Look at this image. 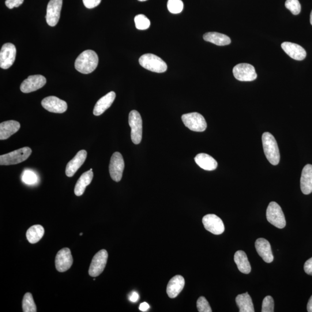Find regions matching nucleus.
Here are the masks:
<instances>
[{
    "label": "nucleus",
    "instance_id": "f257e3e1",
    "mask_svg": "<svg viewBox=\"0 0 312 312\" xmlns=\"http://www.w3.org/2000/svg\"><path fill=\"white\" fill-rule=\"evenodd\" d=\"M99 64V57L95 51L86 50L83 52L75 60V67L79 72L88 74L96 69Z\"/></svg>",
    "mask_w": 312,
    "mask_h": 312
},
{
    "label": "nucleus",
    "instance_id": "f03ea898",
    "mask_svg": "<svg viewBox=\"0 0 312 312\" xmlns=\"http://www.w3.org/2000/svg\"><path fill=\"white\" fill-rule=\"evenodd\" d=\"M262 142L265 155L269 162L273 165L279 164L280 156L275 138L271 134L265 132L262 134Z\"/></svg>",
    "mask_w": 312,
    "mask_h": 312
},
{
    "label": "nucleus",
    "instance_id": "7ed1b4c3",
    "mask_svg": "<svg viewBox=\"0 0 312 312\" xmlns=\"http://www.w3.org/2000/svg\"><path fill=\"white\" fill-rule=\"evenodd\" d=\"M139 63L144 69L152 72L163 73L167 70V65L163 59L152 54L142 55Z\"/></svg>",
    "mask_w": 312,
    "mask_h": 312
},
{
    "label": "nucleus",
    "instance_id": "20e7f679",
    "mask_svg": "<svg viewBox=\"0 0 312 312\" xmlns=\"http://www.w3.org/2000/svg\"><path fill=\"white\" fill-rule=\"evenodd\" d=\"M32 150L24 147L0 156V165H10L24 162L31 155Z\"/></svg>",
    "mask_w": 312,
    "mask_h": 312
},
{
    "label": "nucleus",
    "instance_id": "39448f33",
    "mask_svg": "<svg viewBox=\"0 0 312 312\" xmlns=\"http://www.w3.org/2000/svg\"><path fill=\"white\" fill-rule=\"evenodd\" d=\"M266 215L269 222L278 228H283L286 225L283 210L275 202L269 203Z\"/></svg>",
    "mask_w": 312,
    "mask_h": 312
},
{
    "label": "nucleus",
    "instance_id": "423d86ee",
    "mask_svg": "<svg viewBox=\"0 0 312 312\" xmlns=\"http://www.w3.org/2000/svg\"><path fill=\"white\" fill-rule=\"evenodd\" d=\"M182 120L188 129L195 132H203L207 127L204 116L197 112L184 114L182 116Z\"/></svg>",
    "mask_w": 312,
    "mask_h": 312
},
{
    "label": "nucleus",
    "instance_id": "0eeeda50",
    "mask_svg": "<svg viewBox=\"0 0 312 312\" xmlns=\"http://www.w3.org/2000/svg\"><path fill=\"white\" fill-rule=\"evenodd\" d=\"M129 123L131 130V140L135 145L140 144L142 138V120L140 113L135 110L131 111Z\"/></svg>",
    "mask_w": 312,
    "mask_h": 312
},
{
    "label": "nucleus",
    "instance_id": "6e6552de",
    "mask_svg": "<svg viewBox=\"0 0 312 312\" xmlns=\"http://www.w3.org/2000/svg\"><path fill=\"white\" fill-rule=\"evenodd\" d=\"M108 257L107 251L105 249L101 250L95 255L89 270L90 276L95 277L103 273L107 264Z\"/></svg>",
    "mask_w": 312,
    "mask_h": 312
},
{
    "label": "nucleus",
    "instance_id": "1a4fd4ad",
    "mask_svg": "<svg viewBox=\"0 0 312 312\" xmlns=\"http://www.w3.org/2000/svg\"><path fill=\"white\" fill-rule=\"evenodd\" d=\"M233 74L236 80L240 81H253L257 77L254 67L247 63L235 66L233 69Z\"/></svg>",
    "mask_w": 312,
    "mask_h": 312
},
{
    "label": "nucleus",
    "instance_id": "9d476101",
    "mask_svg": "<svg viewBox=\"0 0 312 312\" xmlns=\"http://www.w3.org/2000/svg\"><path fill=\"white\" fill-rule=\"evenodd\" d=\"M124 169H125V161L122 154L119 152L114 153L111 157L109 167L112 180L116 182H120L122 178Z\"/></svg>",
    "mask_w": 312,
    "mask_h": 312
},
{
    "label": "nucleus",
    "instance_id": "9b49d317",
    "mask_svg": "<svg viewBox=\"0 0 312 312\" xmlns=\"http://www.w3.org/2000/svg\"><path fill=\"white\" fill-rule=\"evenodd\" d=\"M17 56V49L11 43L3 45L0 52V67L3 69H9L13 65Z\"/></svg>",
    "mask_w": 312,
    "mask_h": 312
},
{
    "label": "nucleus",
    "instance_id": "f8f14e48",
    "mask_svg": "<svg viewBox=\"0 0 312 312\" xmlns=\"http://www.w3.org/2000/svg\"><path fill=\"white\" fill-rule=\"evenodd\" d=\"M63 6V0H50L49 2L46 21L49 26L54 27L58 24Z\"/></svg>",
    "mask_w": 312,
    "mask_h": 312
},
{
    "label": "nucleus",
    "instance_id": "ddd939ff",
    "mask_svg": "<svg viewBox=\"0 0 312 312\" xmlns=\"http://www.w3.org/2000/svg\"><path fill=\"white\" fill-rule=\"evenodd\" d=\"M46 83V78L43 75H31L22 82L21 85V90L24 93L35 92L44 87Z\"/></svg>",
    "mask_w": 312,
    "mask_h": 312
},
{
    "label": "nucleus",
    "instance_id": "4468645a",
    "mask_svg": "<svg viewBox=\"0 0 312 312\" xmlns=\"http://www.w3.org/2000/svg\"><path fill=\"white\" fill-rule=\"evenodd\" d=\"M202 223L206 230L213 234L220 235L223 234L225 230L223 221L213 214H209L203 217Z\"/></svg>",
    "mask_w": 312,
    "mask_h": 312
},
{
    "label": "nucleus",
    "instance_id": "2eb2a0df",
    "mask_svg": "<svg viewBox=\"0 0 312 312\" xmlns=\"http://www.w3.org/2000/svg\"><path fill=\"white\" fill-rule=\"evenodd\" d=\"M73 258L69 248H64L60 250L55 258L56 268L60 272H64L69 270L72 266Z\"/></svg>",
    "mask_w": 312,
    "mask_h": 312
},
{
    "label": "nucleus",
    "instance_id": "dca6fc26",
    "mask_svg": "<svg viewBox=\"0 0 312 312\" xmlns=\"http://www.w3.org/2000/svg\"><path fill=\"white\" fill-rule=\"evenodd\" d=\"M41 105L45 110L56 114H63L67 110L68 105L66 101L60 100L55 96L45 98Z\"/></svg>",
    "mask_w": 312,
    "mask_h": 312
},
{
    "label": "nucleus",
    "instance_id": "f3484780",
    "mask_svg": "<svg viewBox=\"0 0 312 312\" xmlns=\"http://www.w3.org/2000/svg\"><path fill=\"white\" fill-rule=\"evenodd\" d=\"M87 157V152L85 150H80L72 160L67 164L66 169V174L68 177H72L75 173L84 164Z\"/></svg>",
    "mask_w": 312,
    "mask_h": 312
},
{
    "label": "nucleus",
    "instance_id": "a211bd4d",
    "mask_svg": "<svg viewBox=\"0 0 312 312\" xmlns=\"http://www.w3.org/2000/svg\"><path fill=\"white\" fill-rule=\"evenodd\" d=\"M255 247L259 255L265 262L270 263L273 261L271 246L267 240L264 238L257 239Z\"/></svg>",
    "mask_w": 312,
    "mask_h": 312
},
{
    "label": "nucleus",
    "instance_id": "6ab92c4d",
    "mask_svg": "<svg viewBox=\"0 0 312 312\" xmlns=\"http://www.w3.org/2000/svg\"><path fill=\"white\" fill-rule=\"evenodd\" d=\"M281 48L290 57L295 60H303L306 56V52L300 45L288 42H285L281 45Z\"/></svg>",
    "mask_w": 312,
    "mask_h": 312
},
{
    "label": "nucleus",
    "instance_id": "aec40b11",
    "mask_svg": "<svg viewBox=\"0 0 312 312\" xmlns=\"http://www.w3.org/2000/svg\"><path fill=\"white\" fill-rule=\"evenodd\" d=\"M185 284V279L183 276L176 275L173 277L169 281L167 287V293L169 297L176 298L182 291Z\"/></svg>",
    "mask_w": 312,
    "mask_h": 312
},
{
    "label": "nucleus",
    "instance_id": "412c9836",
    "mask_svg": "<svg viewBox=\"0 0 312 312\" xmlns=\"http://www.w3.org/2000/svg\"><path fill=\"white\" fill-rule=\"evenodd\" d=\"M116 98V93L114 92L108 93L97 101L93 110V114L95 116H100L110 108Z\"/></svg>",
    "mask_w": 312,
    "mask_h": 312
},
{
    "label": "nucleus",
    "instance_id": "4be33fe9",
    "mask_svg": "<svg viewBox=\"0 0 312 312\" xmlns=\"http://www.w3.org/2000/svg\"><path fill=\"white\" fill-rule=\"evenodd\" d=\"M21 128V124L15 120H9L0 124V140H5L17 133Z\"/></svg>",
    "mask_w": 312,
    "mask_h": 312
},
{
    "label": "nucleus",
    "instance_id": "5701e85b",
    "mask_svg": "<svg viewBox=\"0 0 312 312\" xmlns=\"http://www.w3.org/2000/svg\"><path fill=\"white\" fill-rule=\"evenodd\" d=\"M300 189L303 194L312 192V165L307 164L303 167L300 177Z\"/></svg>",
    "mask_w": 312,
    "mask_h": 312
},
{
    "label": "nucleus",
    "instance_id": "b1692460",
    "mask_svg": "<svg viewBox=\"0 0 312 312\" xmlns=\"http://www.w3.org/2000/svg\"><path fill=\"white\" fill-rule=\"evenodd\" d=\"M194 160L199 167L206 171H213L217 167L216 160L208 154H198L194 158Z\"/></svg>",
    "mask_w": 312,
    "mask_h": 312
},
{
    "label": "nucleus",
    "instance_id": "393cba45",
    "mask_svg": "<svg viewBox=\"0 0 312 312\" xmlns=\"http://www.w3.org/2000/svg\"><path fill=\"white\" fill-rule=\"evenodd\" d=\"M92 169L84 173L75 185L74 192L77 196H81L84 193L86 187L90 185L93 178V172Z\"/></svg>",
    "mask_w": 312,
    "mask_h": 312
},
{
    "label": "nucleus",
    "instance_id": "a878e982",
    "mask_svg": "<svg viewBox=\"0 0 312 312\" xmlns=\"http://www.w3.org/2000/svg\"><path fill=\"white\" fill-rule=\"evenodd\" d=\"M203 39L207 42L211 43L218 46H225L230 44V38L223 34L216 32H209L205 34Z\"/></svg>",
    "mask_w": 312,
    "mask_h": 312
},
{
    "label": "nucleus",
    "instance_id": "bb28decb",
    "mask_svg": "<svg viewBox=\"0 0 312 312\" xmlns=\"http://www.w3.org/2000/svg\"><path fill=\"white\" fill-rule=\"evenodd\" d=\"M234 261L240 272L249 274L251 272V266L245 251L238 250L234 255Z\"/></svg>",
    "mask_w": 312,
    "mask_h": 312
},
{
    "label": "nucleus",
    "instance_id": "cd10ccee",
    "mask_svg": "<svg viewBox=\"0 0 312 312\" xmlns=\"http://www.w3.org/2000/svg\"><path fill=\"white\" fill-rule=\"evenodd\" d=\"M235 300L240 312L255 311L252 299L248 292L238 295Z\"/></svg>",
    "mask_w": 312,
    "mask_h": 312
},
{
    "label": "nucleus",
    "instance_id": "c85d7f7f",
    "mask_svg": "<svg viewBox=\"0 0 312 312\" xmlns=\"http://www.w3.org/2000/svg\"><path fill=\"white\" fill-rule=\"evenodd\" d=\"M45 234L44 227L41 225H35L26 232V237L30 243L35 244L42 239Z\"/></svg>",
    "mask_w": 312,
    "mask_h": 312
},
{
    "label": "nucleus",
    "instance_id": "c756f323",
    "mask_svg": "<svg viewBox=\"0 0 312 312\" xmlns=\"http://www.w3.org/2000/svg\"><path fill=\"white\" fill-rule=\"evenodd\" d=\"M23 311L24 312H36L37 307L31 293L28 292L24 295L22 301Z\"/></svg>",
    "mask_w": 312,
    "mask_h": 312
},
{
    "label": "nucleus",
    "instance_id": "7c9ffc66",
    "mask_svg": "<svg viewBox=\"0 0 312 312\" xmlns=\"http://www.w3.org/2000/svg\"><path fill=\"white\" fill-rule=\"evenodd\" d=\"M135 27L138 30H144L149 28L150 22L144 15H138L134 18Z\"/></svg>",
    "mask_w": 312,
    "mask_h": 312
},
{
    "label": "nucleus",
    "instance_id": "2f4dec72",
    "mask_svg": "<svg viewBox=\"0 0 312 312\" xmlns=\"http://www.w3.org/2000/svg\"><path fill=\"white\" fill-rule=\"evenodd\" d=\"M23 182L28 185H35L38 181V177L36 173L32 170H25L22 175Z\"/></svg>",
    "mask_w": 312,
    "mask_h": 312
},
{
    "label": "nucleus",
    "instance_id": "473e14b6",
    "mask_svg": "<svg viewBox=\"0 0 312 312\" xmlns=\"http://www.w3.org/2000/svg\"><path fill=\"white\" fill-rule=\"evenodd\" d=\"M183 3L182 0H168L167 3L168 10L172 14H178L183 10Z\"/></svg>",
    "mask_w": 312,
    "mask_h": 312
},
{
    "label": "nucleus",
    "instance_id": "72a5a7b5",
    "mask_svg": "<svg viewBox=\"0 0 312 312\" xmlns=\"http://www.w3.org/2000/svg\"><path fill=\"white\" fill-rule=\"evenodd\" d=\"M285 6L294 15H298L301 10V6H300L298 0H286L285 3Z\"/></svg>",
    "mask_w": 312,
    "mask_h": 312
},
{
    "label": "nucleus",
    "instance_id": "f704fd0d",
    "mask_svg": "<svg viewBox=\"0 0 312 312\" xmlns=\"http://www.w3.org/2000/svg\"><path fill=\"white\" fill-rule=\"evenodd\" d=\"M197 307L198 311L200 312H212V310L210 307L208 300L204 296H200L197 301Z\"/></svg>",
    "mask_w": 312,
    "mask_h": 312
},
{
    "label": "nucleus",
    "instance_id": "c9c22d12",
    "mask_svg": "<svg viewBox=\"0 0 312 312\" xmlns=\"http://www.w3.org/2000/svg\"><path fill=\"white\" fill-rule=\"evenodd\" d=\"M261 311H274V300L271 296H266L264 299H263Z\"/></svg>",
    "mask_w": 312,
    "mask_h": 312
},
{
    "label": "nucleus",
    "instance_id": "e433bc0d",
    "mask_svg": "<svg viewBox=\"0 0 312 312\" xmlns=\"http://www.w3.org/2000/svg\"><path fill=\"white\" fill-rule=\"evenodd\" d=\"M24 2V0H6V5L9 9H13L21 6Z\"/></svg>",
    "mask_w": 312,
    "mask_h": 312
},
{
    "label": "nucleus",
    "instance_id": "4c0bfd02",
    "mask_svg": "<svg viewBox=\"0 0 312 312\" xmlns=\"http://www.w3.org/2000/svg\"><path fill=\"white\" fill-rule=\"evenodd\" d=\"M101 0H83L84 6L89 9H92L99 6Z\"/></svg>",
    "mask_w": 312,
    "mask_h": 312
},
{
    "label": "nucleus",
    "instance_id": "58836bf2",
    "mask_svg": "<svg viewBox=\"0 0 312 312\" xmlns=\"http://www.w3.org/2000/svg\"><path fill=\"white\" fill-rule=\"evenodd\" d=\"M304 270L307 275L312 276V257L305 262L304 264Z\"/></svg>",
    "mask_w": 312,
    "mask_h": 312
},
{
    "label": "nucleus",
    "instance_id": "ea45409f",
    "mask_svg": "<svg viewBox=\"0 0 312 312\" xmlns=\"http://www.w3.org/2000/svg\"><path fill=\"white\" fill-rule=\"evenodd\" d=\"M139 299V295L137 292L134 291L131 293L129 296L130 301L133 302H137Z\"/></svg>",
    "mask_w": 312,
    "mask_h": 312
},
{
    "label": "nucleus",
    "instance_id": "a19ab883",
    "mask_svg": "<svg viewBox=\"0 0 312 312\" xmlns=\"http://www.w3.org/2000/svg\"><path fill=\"white\" fill-rule=\"evenodd\" d=\"M150 306L146 302H143L140 306V310L142 311H146L149 309Z\"/></svg>",
    "mask_w": 312,
    "mask_h": 312
},
{
    "label": "nucleus",
    "instance_id": "79ce46f5",
    "mask_svg": "<svg viewBox=\"0 0 312 312\" xmlns=\"http://www.w3.org/2000/svg\"><path fill=\"white\" fill-rule=\"evenodd\" d=\"M307 310L309 312H312V295L308 301L307 305Z\"/></svg>",
    "mask_w": 312,
    "mask_h": 312
},
{
    "label": "nucleus",
    "instance_id": "37998d69",
    "mask_svg": "<svg viewBox=\"0 0 312 312\" xmlns=\"http://www.w3.org/2000/svg\"><path fill=\"white\" fill-rule=\"evenodd\" d=\"M310 24L312 25V11L310 14Z\"/></svg>",
    "mask_w": 312,
    "mask_h": 312
},
{
    "label": "nucleus",
    "instance_id": "c03bdc74",
    "mask_svg": "<svg viewBox=\"0 0 312 312\" xmlns=\"http://www.w3.org/2000/svg\"><path fill=\"white\" fill-rule=\"evenodd\" d=\"M139 2H145V1H147V0H138Z\"/></svg>",
    "mask_w": 312,
    "mask_h": 312
},
{
    "label": "nucleus",
    "instance_id": "a18cd8bd",
    "mask_svg": "<svg viewBox=\"0 0 312 312\" xmlns=\"http://www.w3.org/2000/svg\"><path fill=\"white\" fill-rule=\"evenodd\" d=\"M82 235H83L82 233H81L80 235L81 236Z\"/></svg>",
    "mask_w": 312,
    "mask_h": 312
}]
</instances>
